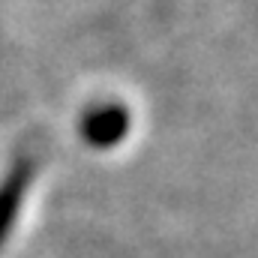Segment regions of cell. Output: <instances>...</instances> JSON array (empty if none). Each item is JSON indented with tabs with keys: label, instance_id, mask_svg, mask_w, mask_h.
I'll return each instance as SVG.
<instances>
[]
</instances>
